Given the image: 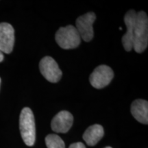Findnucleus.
<instances>
[{"mask_svg": "<svg viewBox=\"0 0 148 148\" xmlns=\"http://www.w3.org/2000/svg\"><path fill=\"white\" fill-rule=\"evenodd\" d=\"M148 45V18L143 11L136 13L134 36L133 48L137 53L145 51Z\"/></svg>", "mask_w": 148, "mask_h": 148, "instance_id": "f257e3e1", "label": "nucleus"}, {"mask_svg": "<svg viewBox=\"0 0 148 148\" xmlns=\"http://www.w3.org/2000/svg\"><path fill=\"white\" fill-rule=\"evenodd\" d=\"M19 129L22 139L27 146H33L36 140L34 116L32 110L25 107L22 109L19 117Z\"/></svg>", "mask_w": 148, "mask_h": 148, "instance_id": "f03ea898", "label": "nucleus"}, {"mask_svg": "<svg viewBox=\"0 0 148 148\" xmlns=\"http://www.w3.org/2000/svg\"><path fill=\"white\" fill-rule=\"evenodd\" d=\"M56 41L64 49H74L78 47L81 42V38L75 26L68 25L58 29L56 33Z\"/></svg>", "mask_w": 148, "mask_h": 148, "instance_id": "7ed1b4c3", "label": "nucleus"}, {"mask_svg": "<svg viewBox=\"0 0 148 148\" xmlns=\"http://www.w3.org/2000/svg\"><path fill=\"white\" fill-rule=\"evenodd\" d=\"M113 77V71L110 66L102 64L94 69L90 74L89 81L94 88L100 89L110 84Z\"/></svg>", "mask_w": 148, "mask_h": 148, "instance_id": "20e7f679", "label": "nucleus"}, {"mask_svg": "<svg viewBox=\"0 0 148 148\" xmlns=\"http://www.w3.org/2000/svg\"><path fill=\"white\" fill-rule=\"evenodd\" d=\"M96 19L95 14L89 12L79 16L75 22V28L80 38L86 42L90 41L94 36L92 24Z\"/></svg>", "mask_w": 148, "mask_h": 148, "instance_id": "39448f33", "label": "nucleus"}, {"mask_svg": "<svg viewBox=\"0 0 148 148\" xmlns=\"http://www.w3.org/2000/svg\"><path fill=\"white\" fill-rule=\"evenodd\" d=\"M39 69L43 77L49 82H58L62 77V73L56 60L50 56H45L39 63Z\"/></svg>", "mask_w": 148, "mask_h": 148, "instance_id": "423d86ee", "label": "nucleus"}, {"mask_svg": "<svg viewBox=\"0 0 148 148\" xmlns=\"http://www.w3.org/2000/svg\"><path fill=\"white\" fill-rule=\"evenodd\" d=\"M14 44V29L8 23H0V51L10 53Z\"/></svg>", "mask_w": 148, "mask_h": 148, "instance_id": "0eeeda50", "label": "nucleus"}, {"mask_svg": "<svg viewBox=\"0 0 148 148\" xmlns=\"http://www.w3.org/2000/svg\"><path fill=\"white\" fill-rule=\"evenodd\" d=\"M136 12L134 10L127 11L124 16V22L127 27L126 33L122 37V45L125 50L130 51L133 48V36L136 23Z\"/></svg>", "mask_w": 148, "mask_h": 148, "instance_id": "6e6552de", "label": "nucleus"}, {"mask_svg": "<svg viewBox=\"0 0 148 148\" xmlns=\"http://www.w3.org/2000/svg\"><path fill=\"white\" fill-rule=\"evenodd\" d=\"M73 122V116L69 112L62 110L53 118L51 127L57 133H66L71 128Z\"/></svg>", "mask_w": 148, "mask_h": 148, "instance_id": "1a4fd4ad", "label": "nucleus"}, {"mask_svg": "<svg viewBox=\"0 0 148 148\" xmlns=\"http://www.w3.org/2000/svg\"><path fill=\"white\" fill-rule=\"evenodd\" d=\"M131 113L134 119L143 124L148 123V102L144 99H136L131 105Z\"/></svg>", "mask_w": 148, "mask_h": 148, "instance_id": "9d476101", "label": "nucleus"}, {"mask_svg": "<svg viewBox=\"0 0 148 148\" xmlns=\"http://www.w3.org/2000/svg\"><path fill=\"white\" fill-rule=\"evenodd\" d=\"M104 134L103 127L101 125H90L86 130L83 134V139L89 146H94L101 139Z\"/></svg>", "mask_w": 148, "mask_h": 148, "instance_id": "9b49d317", "label": "nucleus"}, {"mask_svg": "<svg viewBox=\"0 0 148 148\" xmlns=\"http://www.w3.org/2000/svg\"><path fill=\"white\" fill-rule=\"evenodd\" d=\"M45 144L47 148H65L63 140L54 134H49L46 136Z\"/></svg>", "mask_w": 148, "mask_h": 148, "instance_id": "f8f14e48", "label": "nucleus"}, {"mask_svg": "<svg viewBox=\"0 0 148 148\" xmlns=\"http://www.w3.org/2000/svg\"><path fill=\"white\" fill-rule=\"evenodd\" d=\"M69 148H86L85 145L81 142H77V143H75L71 144V145L69 146Z\"/></svg>", "mask_w": 148, "mask_h": 148, "instance_id": "ddd939ff", "label": "nucleus"}, {"mask_svg": "<svg viewBox=\"0 0 148 148\" xmlns=\"http://www.w3.org/2000/svg\"><path fill=\"white\" fill-rule=\"evenodd\" d=\"M3 58H4V56H3V53L0 51V62H2V61L3 60Z\"/></svg>", "mask_w": 148, "mask_h": 148, "instance_id": "4468645a", "label": "nucleus"}, {"mask_svg": "<svg viewBox=\"0 0 148 148\" xmlns=\"http://www.w3.org/2000/svg\"><path fill=\"white\" fill-rule=\"evenodd\" d=\"M105 148H112V147H106Z\"/></svg>", "mask_w": 148, "mask_h": 148, "instance_id": "2eb2a0df", "label": "nucleus"}, {"mask_svg": "<svg viewBox=\"0 0 148 148\" xmlns=\"http://www.w3.org/2000/svg\"><path fill=\"white\" fill-rule=\"evenodd\" d=\"M1 78H0V85H1Z\"/></svg>", "mask_w": 148, "mask_h": 148, "instance_id": "dca6fc26", "label": "nucleus"}]
</instances>
